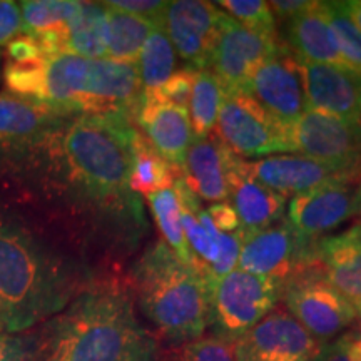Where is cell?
Segmentation results:
<instances>
[{"mask_svg": "<svg viewBox=\"0 0 361 361\" xmlns=\"http://www.w3.org/2000/svg\"><path fill=\"white\" fill-rule=\"evenodd\" d=\"M135 130L126 116L72 114L0 142V191L92 269L128 258L147 233L130 189Z\"/></svg>", "mask_w": 361, "mask_h": 361, "instance_id": "obj_1", "label": "cell"}, {"mask_svg": "<svg viewBox=\"0 0 361 361\" xmlns=\"http://www.w3.org/2000/svg\"><path fill=\"white\" fill-rule=\"evenodd\" d=\"M96 278V269L0 191V331L37 328Z\"/></svg>", "mask_w": 361, "mask_h": 361, "instance_id": "obj_2", "label": "cell"}, {"mask_svg": "<svg viewBox=\"0 0 361 361\" xmlns=\"http://www.w3.org/2000/svg\"><path fill=\"white\" fill-rule=\"evenodd\" d=\"M29 361H159V340L144 326L128 283L97 276L61 313L30 329Z\"/></svg>", "mask_w": 361, "mask_h": 361, "instance_id": "obj_3", "label": "cell"}, {"mask_svg": "<svg viewBox=\"0 0 361 361\" xmlns=\"http://www.w3.org/2000/svg\"><path fill=\"white\" fill-rule=\"evenodd\" d=\"M126 283L157 340L179 346L201 338L209 328V274L180 261L164 241H154L142 251Z\"/></svg>", "mask_w": 361, "mask_h": 361, "instance_id": "obj_4", "label": "cell"}, {"mask_svg": "<svg viewBox=\"0 0 361 361\" xmlns=\"http://www.w3.org/2000/svg\"><path fill=\"white\" fill-rule=\"evenodd\" d=\"M209 288V326L216 336L234 343L276 308L283 283L236 268L213 279Z\"/></svg>", "mask_w": 361, "mask_h": 361, "instance_id": "obj_5", "label": "cell"}, {"mask_svg": "<svg viewBox=\"0 0 361 361\" xmlns=\"http://www.w3.org/2000/svg\"><path fill=\"white\" fill-rule=\"evenodd\" d=\"M284 308L319 343L333 340L358 322L353 301L333 288L314 266L283 283Z\"/></svg>", "mask_w": 361, "mask_h": 361, "instance_id": "obj_6", "label": "cell"}, {"mask_svg": "<svg viewBox=\"0 0 361 361\" xmlns=\"http://www.w3.org/2000/svg\"><path fill=\"white\" fill-rule=\"evenodd\" d=\"M214 134L241 159L291 152L288 126L279 123L247 92H226Z\"/></svg>", "mask_w": 361, "mask_h": 361, "instance_id": "obj_7", "label": "cell"}, {"mask_svg": "<svg viewBox=\"0 0 361 361\" xmlns=\"http://www.w3.org/2000/svg\"><path fill=\"white\" fill-rule=\"evenodd\" d=\"M279 34H266L238 24L223 12L209 69L228 94L246 92L252 72L281 49Z\"/></svg>", "mask_w": 361, "mask_h": 361, "instance_id": "obj_8", "label": "cell"}, {"mask_svg": "<svg viewBox=\"0 0 361 361\" xmlns=\"http://www.w3.org/2000/svg\"><path fill=\"white\" fill-rule=\"evenodd\" d=\"M238 268L284 283L298 271L313 266L314 241L301 238L286 219L255 233H239Z\"/></svg>", "mask_w": 361, "mask_h": 361, "instance_id": "obj_9", "label": "cell"}, {"mask_svg": "<svg viewBox=\"0 0 361 361\" xmlns=\"http://www.w3.org/2000/svg\"><path fill=\"white\" fill-rule=\"evenodd\" d=\"M323 348L283 306L233 343L236 361H319Z\"/></svg>", "mask_w": 361, "mask_h": 361, "instance_id": "obj_10", "label": "cell"}, {"mask_svg": "<svg viewBox=\"0 0 361 361\" xmlns=\"http://www.w3.org/2000/svg\"><path fill=\"white\" fill-rule=\"evenodd\" d=\"M246 92L284 126H291L308 109L301 62L284 42L252 72Z\"/></svg>", "mask_w": 361, "mask_h": 361, "instance_id": "obj_11", "label": "cell"}, {"mask_svg": "<svg viewBox=\"0 0 361 361\" xmlns=\"http://www.w3.org/2000/svg\"><path fill=\"white\" fill-rule=\"evenodd\" d=\"M361 176L343 178L298 194L288 206L286 221L301 238L318 241L355 218Z\"/></svg>", "mask_w": 361, "mask_h": 361, "instance_id": "obj_12", "label": "cell"}, {"mask_svg": "<svg viewBox=\"0 0 361 361\" xmlns=\"http://www.w3.org/2000/svg\"><path fill=\"white\" fill-rule=\"evenodd\" d=\"M288 129L291 152L336 164L361 166V124L308 107Z\"/></svg>", "mask_w": 361, "mask_h": 361, "instance_id": "obj_13", "label": "cell"}, {"mask_svg": "<svg viewBox=\"0 0 361 361\" xmlns=\"http://www.w3.org/2000/svg\"><path fill=\"white\" fill-rule=\"evenodd\" d=\"M223 11L213 2L176 0L168 2L164 12L166 34L174 51L194 71L209 67Z\"/></svg>", "mask_w": 361, "mask_h": 361, "instance_id": "obj_14", "label": "cell"}, {"mask_svg": "<svg viewBox=\"0 0 361 361\" xmlns=\"http://www.w3.org/2000/svg\"><path fill=\"white\" fill-rule=\"evenodd\" d=\"M250 173L271 191L286 196H298L331 180L361 176V166L336 164L300 154H279L247 162Z\"/></svg>", "mask_w": 361, "mask_h": 361, "instance_id": "obj_15", "label": "cell"}, {"mask_svg": "<svg viewBox=\"0 0 361 361\" xmlns=\"http://www.w3.org/2000/svg\"><path fill=\"white\" fill-rule=\"evenodd\" d=\"M134 124L139 126V133L156 149L157 154L176 168H183L184 157L194 139L188 107L144 92L134 116Z\"/></svg>", "mask_w": 361, "mask_h": 361, "instance_id": "obj_16", "label": "cell"}, {"mask_svg": "<svg viewBox=\"0 0 361 361\" xmlns=\"http://www.w3.org/2000/svg\"><path fill=\"white\" fill-rule=\"evenodd\" d=\"M301 71L310 109L361 124V74L313 62H301Z\"/></svg>", "mask_w": 361, "mask_h": 361, "instance_id": "obj_17", "label": "cell"}, {"mask_svg": "<svg viewBox=\"0 0 361 361\" xmlns=\"http://www.w3.org/2000/svg\"><path fill=\"white\" fill-rule=\"evenodd\" d=\"M142 96L137 64L94 59L85 114L126 116L134 123Z\"/></svg>", "mask_w": 361, "mask_h": 361, "instance_id": "obj_18", "label": "cell"}, {"mask_svg": "<svg viewBox=\"0 0 361 361\" xmlns=\"http://www.w3.org/2000/svg\"><path fill=\"white\" fill-rule=\"evenodd\" d=\"M228 191L239 218V233H255L283 218L286 197L252 178L247 162L229 151Z\"/></svg>", "mask_w": 361, "mask_h": 361, "instance_id": "obj_19", "label": "cell"}, {"mask_svg": "<svg viewBox=\"0 0 361 361\" xmlns=\"http://www.w3.org/2000/svg\"><path fill=\"white\" fill-rule=\"evenodd\" d=\"M311 264L350 301L361 300V223L314 241Z\"/></svg>", "mask_w": 361, "mask_h": 361, "instance_id": "obj_20", "label": "cell"}, {"mask_svg": "<svg viewBox=\"0 0 361 361\" xmlns=\"http://www.w3.org/2000/svg\"><path fill=\"white\" fill-rule=\"evenodd\" d=\"M228 157L229 149L214 133L206 137H194L180 168V179L200 200L213 204L223 202L229 197Z\"/></svg>", "mask_w": 361, "mask_h": 361, "instance_id": "obj_21", "label": "cell"}, {"mask_svg": "<svg viewBox=\"0 0 361 361\" xmlns=\"http://www.w3.org/2000/svg\"><path fill=\"white\" fill-rule=\"evenodd\" d=\"M281 40L301 62L350 69L322 11V2H316L313 8L284 22Z\"/></svg>", "mask_w": 361, "mask_h": 361, "instance_id": "obj_22", "label": "cell"}, {"mask_svg": "<svg viewBox=\"0 0 361 361\" xmlns=\"http://www.w3.org/2000/svg\"><path fill=\"white\" fill-rule=\"evenodd\" d=\"M64 116L67 114H61L32 99L4 90L0 92V142L32 135Z\"/></svg>", "mask_w": 361, "mask_h": 361, "instance_id": "obj_23", "label": "cell"}, {"mask_svg": "<svg viewBox=\"0 0 361 361\" xmlns=\"http://www.w3.org/2000/svg\"><path fill=\"white\" fill-rule=\"evenodd\" d=\"M107 8L104 4L82 2L78 16L69 22L64 52L85 59H106Z\"/></svg>", "mask_w": 361, "mask_h": 361, "instance_id": "obj_24", "label": "cell"}, {"mask_svg": "<svg viewBox=\"0 0 361 361\" xmlns=\"http://www.w3.org/2000/svg\"><path fill=\"white\" fill-rule=\"evenodd\" d=\"M133 173H130V189L137 196L171 189L180 178V169L169 164L144 135L135 130L133 142Z\"/></svg>", "mask_w": 361, "mask_h": 361, "instance_id": "obj_25", "label": "cell"}, {"mask_svg": "<svg viewBox=\"0 0 361 361\" xmlns=\"http://www.w3.org/2000/svg\"><path fill=\"white\" fill-rule=\"evenodd\" d=\"M102 4L107 8L106 59L137 64L147 35L157 25L141 19V17H135L133 13L107 6L106 2Z\"/></svg>", "mask_w": 361, "mask_h": 361, "instance_id": "obj_26", "label": "cell"}, {"mask_svg": "<svg viewBox=\"0 0 361 361\" xmlns=\"http://www.w3.org/2000/svg\"><path fill=\"white\" fill-rule=\"evenodd\" d=\"M224 97L226 90L213 72L209 69L196 71L188 106L194 137H206L214 133Z\"/></svg>", "mask_w": 361, "mask_h": 361, "instance_id": "obj_27", "label": "cell"}, {"mask_svg": "<svg viewBox=\"0 0 361 361\" xmlns=\"http://www.w3.org/2000/svg\"><path fill=\"white\" fill-rule=\"evenodd\" d=\"M176 51L164 27H154L142 45L137 59L144 92L157 90L176 72Z\"/></svg>", "mask_w": 361, "mask_h": 361, "instance_id": "obj_28", "label": "cell"}, {"mask_svg": "<svg viewBox=\"0 0 361 361\" xmlns=\"http://www.w3.org/2000/svg\"><path fill=\"white\" fill-rule=\"evenodd\" d=\"M147 201L157 228H159L162 238H164L166 246L180 261L197 266L196 259H194L192 252L188 246L186 236H184L183 219H180V206L174 189L171 188L151 194V196H147Z\"/></svg>", "mask_w": 361, "mask_h": 361, "instance_id": "obj_29", "label": "cell"}, {"mask_svg": "<svg viewBox=\"0 0 361 361\" xmlns=\"http://www.w3.org/2000/svg\"><path fill=\"white\" fill-rule=\"evenodd\" d=\"M82 2L75 0H24L19 4L24 34L37 35L64 29L78 16Z\"/></svg>", "mask_w": 361, "mask_h": 361, "instance_id": "obj_30", "label": "cell"}, {"mask_svg": "<svg viewBox=\"0 0 361 361\" xmlns=\"http://www.w3.org/2000/svg\"><path fill=\"white\" fill-rule=\"evenodd\" d=\"M322 11L331 27L343 59L351 71L361 74V30L350 19L341 2H322Z\"/></svg>", "mask_w": 361, "mask_h": 361, "instance_id": "obj_31", "label": "cell"}, {"mask_svg": "<svg viewBox=\"0 0 361 361\" xmlns=\"http://www.w3.org/2000/svg\"><path fill=\"white\" fill-rule=\"evenodd\" d=\"M216 7L228 13L238 24L266 34H278V22L264 0H221Z\"/></svg>", "mask_w": 361, "mask_h": 361, "instance_id": "obj_32", "label": "cell"}, {"mask_svg": "<svg viewBox=\"0 0 361 361\" xmlns=\"http://www.w3.org/2000/svg\"><path fill=\"white\" fill-rule=\"evenodd\" d=\"M174 361H236L233 343L216 335H202L179 345L173 353Z\"/></svg>", "mask_w": 361, "mask_h": 361, "instance_id": "obj_33", "label": "cell"}, {"mask_svg": "<svg viewBox=\"0 0 361 361\" xmlns=\"http://www.w3.org/2000/svg\"><path fill=\"white\" fill-rule=\"evenodd\" d=\"M194 74H196V71L191 69V67H184V69L174 72L159 89L152 90L149 94H154V96L164 99L168 102L178 104V106L188 107L192 92Z\"/></svg>", "mask_w": 361, "mask_h": 361, "instance_id": "obj_34", "label": "cell"}, {"mask_svg": "<svg viewBox=\"0 0 361 361\" xmlns=\"http://www.w3.org/2000/svg\"><path fill=\"white\" fill-rule=\"evenodd\" d=\"M106 4L123 12L133 13L135 17H141L157 27H162L164 12L168 7V2H161V0H114V2Z\"/></svg>", "mask_w": 361, "mask_h": 361, "instance_id": "obj_35", "label": "cell"}, {"mask_svg": "<svg viewBox=\"0 0 361 361\" xmlns=\"http://www.w3.org/2000/svg\"><path fill=\"white\" fill-rule=\"evenodd\" d=\"M32 351V333L0 331V361H29Z\"/></svg>", "mask_w": 361, "mask_h": 361, "instance_id": "obj_36", "label": "cell"}, {"mask_svg": "<svg viewBox=\"0 0 361 361\" xmlns=\"http://www.w3.org/2000/svg\"><path fill=\"white\" fill-rule=\"evenodd\" d=\"M22 34H24V25H22L19 4L0 0V47H7Z\"/></svg>", "mask_w": 361, "mask_h": 361, "instance_id": "obj_37", "label": "cell"}, {"mask_svg": "<svg viewBox=\"0 0 361 361\" xmlns=\"http://www.w3.org/2000/svg\"><path fill=\"white\" fill-rule=\"evenodd\" d=\"M209 219L213 221L216 229L221 233H236L239 231V218L234 207L229 202H214L206 209Z\"/></svg>", "mask_w": 361, "mask_h": 361, "instance_id": "obj_38", "label": "cell"}, {"mask_svg": "<svg viewBox=\"0 0 361 361\" xmlns=\"http://www.w3.org/2000/svg\"><path fill=\"white\" fill-rule=\"evenodd\" d=\"M268 4L274 17H276V22L279 20L284 24V22L293 19V17L313 8L316 2H310V0H273V2Z\"/></svg>", "mask_w": 361, "mask_h": 361, "instance_id": "obj_39", "label": "cell"}, {"mask_svg": "<svg viewBox=\"0 0 361 361\" xmlns=\"http://www.w3.org/2000/svg\"><path fill=\"white\" fill-rule=\"evenodd\" d=\"M341 6L350 16V19L355 22V25L361 30V0H346V2H341Z\"/></svg>", "mask_w": 361, "mask_h": 361, "instance_id": "obj_40", "label": "cell"}, {"mask_svg": "<svg viewBox=\"0 0 361 361\" xmlns=\"http://www.w3.org/2000/svg\"><path fill=\"white\" fill-rule=\"evenodd\" d=\"M319 361H348L343 358V355L338 353V351L333 348L331 345H326L323 348V353H322V358H319Z\"/></svg>", "mask_w": 361, "mask_h": 361, "instance_id": "obj_41", "label": "cell"}, {"mask_svg": "<svg viewBox=\"0 0 361 361\" xmlns=\"http://www.w3.org/2000/svg\"><path fill=\"white\" fill-rule=\"evenodd\" d=\"M356 218L361 219V183H360V188H358V200H356ZM361 223V221H360Z\"/></svg>", "mask_w": 361, "mask_h": 361, "instance_id": "obj_42", "label": "cell"}, {"mask_svg": "<svg viewBox=\"0 0 361 361\" xmlns=\"http://www.w3.org/2000/svg\"><path fill=\"white\" fill-rule=\"evenodd\" d=\"M355 308H356V313H358V319H360V323H361V300H358V301H355Z\"/></svg>", "mask_w": 361, "mask_h": 361, "instance_id": "obj_43", "label": "cell"}, {"mask_svg": "<svg viewBox=\"0 0 361 361\" xmlns=\"http://www.w3.org/2000/svg\"><path fill=\"white\" fill-rule=\"evenodd\" d=\"M0 64H2V52H0Z\"/></svg>", "mask_w": 361, "mask_h": 361, "instance_id": "obj_44", "label": "cell"}]
</instances>
